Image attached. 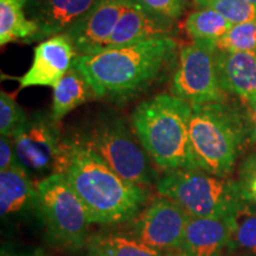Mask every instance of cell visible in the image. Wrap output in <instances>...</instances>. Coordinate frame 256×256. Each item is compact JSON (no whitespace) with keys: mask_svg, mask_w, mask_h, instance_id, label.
<instances>
[{"mask_svg":"<svg viewBox=\"0 0 256 256\" xmlns=\"http://www.w3.org/2000/svg\"><path fill=\"white\" fill-rule=\"evenodd\" d=\"M190 140L202 171L229 178L244 148L252 127L244 114L226 98L203 104H191Z\"/></svg>","mask_w":256,"mask_h":256,"instance_id":"277c9868","label":"cell"},{"mask_svg":"<svg viewBox=\"0 0 256 256\" xmlns=\"http://www.w3.org/2000/svg\"><path fill=\"white\" fill-rule=\"evenodd\" d=\"M188 217L176 202L162 197L134 217L132 235L156 250L176 252L183 243Z\"/></svg>","mask_w":256,"mask_h":256,"instance_id":"30bf717a","label":"cell"},{"mask_svg":"<svg viewBox=\"0 0 256 256\" xmlns=\"http://www.w3.org/2000/svg\"><path fill=\"white\" fill-rule=\"evenodd\" d=\"M246 2H248L249 4H252V6H255L256 8V0H246Z\"/></svg>","mask_w":256,"mask_h":256,"instance_id":"4dcf8cb0","label":"cell"},{"mask_svg":"<svg viewBox=\"0 0 256 256\" xmlns=\"http://www.w3.org/2000/svg\"><path fill=\"white\" fill-rule=\"evenodd\" d=\"M216 49L229 52H256V19L234 24L217 42Z\"/></svg>","mask_w":256,"mask_h":256,"instance_id":"603a6c76","label":"cell"},{"mask_svg":"<svg viewBox=\"0 0 256 256\" xmlns=\"http://www.w3.org/2000/svg\"><path fill=\"white\" fill-rule=\"evenodd\" d=\"M228 19L210 8L192 11L185 20V30L194 42L217 43L232 26Z\"/></svg>","mask_w":256,"mask_h":256,"instance_id":"7402d4cb","label":"cell"},{"mask_svg":"<svg viewBox=\"0 0 256 256\" xmlns=\"http://www.w3.org/2000/svg\"><path fill=\"white\" fill-rule=\"evenodd\" d=\"M28 120V114L17 100L8 92H0V134L14 136Z\"/></svg>","mask_w":256,"mask_h":256,"instance_id":"d4e9b609","label":"cell"},{"mask_svg":"<svg viewBox=\"0 0 256 256\" xmlns=\"http://www.w3.org/2000/svg\"><path fill=\"white\" fill-rule=\"evenodd\" d=\"M2 256H49L42 249H28V250H17L4 247L2 249Z\"/></svg>","mask_w":256,"mask_h":256,"instance_id":"f1b7e54d","label":"cell"},{"mask_svg":"<svg viewBox=\"0 0 256 256\" xmlns=\"http://www.w3.org/2000/svg\"><path fill=\"white\" fill-rule=\"evenodd\" d=\"M162 197L176 202L192 217L229 218L247 200L238 182L202 170L168 172L156 183Z\"/></svg>","mask_w":256,"mask_h":256,"instance_id":"8992f818","label":"cell"},{"mask_svg":"<svg viewBox=\"0 0 256 256\" xmlns=\"http://www.w3.org/2000/svg\"><path fill=\"white\" fill-rule=\"evenodd\" d=\"M89 256H95V255H89Z\"/></svg>","mask_w":256,"mask_h":256,"instance_id":"1f68e13d","label":"cell"},{"mask_svg":"<svg viewBox=\"0 0 256 256\" xmlns=\"http://www.w3.org/2000/svg\"><path fill=\"white\" fill-rule=\"evenodd\" d=\"M248 200L256 204V158L247 162L242 174V180L238 182Z\"/></svg>","mask_w":256,"mask_h":256,"instance_id":"4316f807","label":"cell"},{"mask_svg":"<svg viewBox=\"0 0 256 256\" xmlns=\"http://www.w3.org/2000/svg\"><path fill=\"white\" fill-rule=\"evenodd\" d=\"M194 4L218 12L232 24L256 19V8L246 0H194Z\"/></svg>","mask_w":256,"mask_h":256,"instance_id":"cb8c5ba5","label":"cell"},{"mask_svg":"<svg viewBox=\"0 0 256 256\" xmlns=\"http://www.w3.org/2000/svg\"><path fill=\"white\" fill-rule=\"evenodd\" d=\"M72 139L98 156L113 171L128 182L146 188L156 180L152 160L124 119L101 113Z\"/></svg>","mask_w":256,"mask_h":256,"instance_id":"5b68a950","label":"cell"},{"mask_svg":"<svg viewBox=\"0 0 256 256\" xmlns=\"http://www.w3.org/2000/svg\"><path fill=\"white\" fill-rule=\"evenodd\" d=\"M96 98L90 83L80 70L72 66L54 87L51 118L58 122L70 112Z\"/></svg>","mask_w":256,"mask_h":256,"instance_id":"ac0fdd59","label":"cell"},{"mask_svg":"<svg viewBox=\"0 0 256 256\" xmlns=\"http://www.w3.org/2000/svg\"><path fill=\"white\" fill-rule=\"evenodd\" d=\"M191 104L172 94L142 101L132 113V128L150 158L166 172L200 170L190 140Z\"/></svg>","mask_w":256,"mask_h":256,"instance_id":"3957f363","label":"cell"},{"mask_svg":"<svg viewBox=\"0 0 256 256\" xmlns=\"http://www.w3.org/2000/svg\"><path fill=\"white\" fill-rule=\"evenodd\" d=\"M78 52L66 34H58L42 40L34 48L30 69L16 80L19 88L51 87L72 68Z\"/></svg>","mask_w":256,"mask_h":256,"instance_id":"7c38bea8","label":"cell"},{"mask_svg":"<svg viewBox=\"0 0 256 256\" xmlns=\"http://www.w3.org/2000/svg\"><path fill=\"white\" fill-rule=\"evenodd\" d=\"M216 43L194 42L182 48L171 82V94L190 104L222 101L226 92L220 87L216 66Z\"/></svg>","mask_w":256,"mask_h":256,"instance_id":"ba28073f","label":"cell"},{"mask_svg":"<svg viewBox=\"0 0 256 256\" xmlns=\"http://www.w3.org/2000/svg\"><path fill=\"white\" fill-rule=\"evenodd\" d=\"M229 218L188 217L180 248L176 256H226L229 254Z\"/></svg>","mask_w":256,"mask_h":256,"instance_id":"9a60e30c","label":"cell"},{"mask_svg":"<svg viewBox=\"0 0 256 256\" xmlns=\"http://www.w3.org/2000/svg\"><path fill=\"white\" fill-rule=\"evenodd\" d=\"M229 255L256 256V208L250 200L242 203L229 217Z\"/></svg>","mask_w":256,"mask_h":256,"instance_id":"44dd1931","label":"cell"},{"mask_svg":"<svg viewBox=\"0 0 256 256\" xmlns=\"http://www.w3.org/2000/svg\"><path fill=\"white\" fill-rule=\"evenodd\" d=\"M96 0H26L28 17L40 28L37 40L66 34Z\"/></svg>","mask_w":256,"mask_h":256,"instance_id":"5bb4252c","label":"cell"},{"mask_svg":"<svg viewBox=\"0 0 256 256\" xmlns=\"http://www.w3.org/2000/svg\"><path fill=\"white\" fill-rule=\"evenodd\" d=\"M36 212L52 246L69 252L87 246L92 222L64 176L49 174L37 182Z\"/></svg>","mask_w":256,"mask_h":256,"instance_id":"52a82bcc","label":"cell"},{"mask_svg":"<svg viewBox=\"0 0 256 256\" xmlns=\"http://www.w3.org/2000/svg\"><path fill=\"white\" fill-rule=\"evenodd\" d=\"M144 8L162 16V17L178 20L184 14L185 0H136Z\"/></svg>","mask_w":256,"mask_h":256,"instance_id":"484cf974","label":"cell"},{"mask_svg":"<svg viewBox=\"0 0 256 256\" xmlns=\"http://www.w3.org/2000/svg\"><path fill=\"white\" fill-rule=\"evenodd\" d=\"M216 66L224 92L238 96L246 104L256 101V52L217 50Z\"/></svg>","mask_w":256,"mask_h":256,"instance_id":"2e32d148","label":"cell"},{"mask_svg":"<svg viewBox=\"0 0 256 256\" xmlns=\"http://www.w3.org/2000/svg\"><path fill=\"white\" fill-rule=\"evenodd\" d=\"M20 164L16 154L14 139L11 136L0 138V171L14 168Z\"/></svg>","mask_w":256,"mask_h":256,"instance_id":"83f0119b","label":"cell"},{"mask_svg":"<svg viewBox=\"0 0 256 256\" xmlns=\"http://www.w3.org/2000/svg\"><path fill=\"white\" fill-rule=\"evenodd\" d=\"M174 23L171 19L144 8L136 0H127L106 49L133 46L160 38H174Z\"/></svg>","mask_w":256,"mask_h":256,"instance_id":"4fadbf2b","label":"cell"},{"mask_svg":"<svg viewBox=\"0 0 256 256\" xmlns=\"http://www.w3.org/2000/svg\"><path fill=\"white\" fill-rule=\"evenodd\" d=\"M247 106H248V116H249V121H250V127H252V136L256 140V101Z\"/></svg>","mask_w":256,"mask_h":256,"instance_id":"f546056e","label":"cell"},{"mask_svg":"<svg viewBox=\"0 0 256 256\" xmlns=\"http://www.w3.org/2000/svg\"><path fill=\"white\" fill-rule=\"evenodd\" d=\"M127 0H96L94 6L66 32L78 56L92 55L107 48Z\"/></svg>","mask_w":256,"mask_h":256,"instance_id":"8fae6325","label":"cell"},{"mask_svg":"<svg viewBox=\"0 0 256 256\" xmlns=\"http://www.w3.org/2000/svg\"><path fill=\"white\" fill-rule=\"evenodd\" d=\"M177 49L174 38H160L78 56L74 66L87 78L96 98L124 102L158 80Z\"/></svg>","mask_w":256,"mask_h":256,"instance_id":"6da1fadb","label":"cell"},{"mask_svg":"<svg viewBox=\"0 0 256 256\" xmlns=\"http://www.w3.org/2000/svg\"><path fill=\"white\" fill-rule=\"evenodd\" d=\"M37 208V183L22 164L0 171V212L2 218L23 215Z\"/></svg>","mask_w":256,"mask_h":256,"instance_id":"e0dca14e","label":"cell"},{"mask_svg":"<svg viewBox=\"0 0 256 256\" xmlns=\"http://www.w3.org/2000/svg\"><path fill=\"white\" fill-rule=\"evenodd\" d=\"M12 139L19 162L28 174H54L64 139L51 115L34 113L28 116Z\"/></svg>","mask_w":256,"mask_h":256,"instance_id":"9c48e42d","label":"cell"},{"mask_svg":"<svg viewBox=\"0 0 256 256\" xmlns=\"http://www.w3.org/2000/svg\"><path fill=\"white\" fill-rule=\"evenodd\" d=\"M89 255L95 256H164V252L150 247L132 234L102 232L88 240Z\"/></svg>","mask_w":256,"mask_h":256,"instance_id":"ffe728a7","label":"cell"},{"mask_svg":"<svg viewBox=\"0 0 256 256\" xmlns=\"http://www.w3.org/2000/svg\"><path fill=\"white\" fill-rule=\"evenodd\" d=\"M26 0H0V44L37 42L40 28L28 17Z\"/></svg>","mask_w":256,"mask_h":256,"instance_id":"d6986e66","label":"cell"},{"mask_svg":"<svg viewBox=\"0 0 256 256\" xmlns=\"http://www.w3.org/2000/svg\"><path fill=\"white\" fill-rule=\"evenodd\" d=\"M66 177L92 223L116 224L133 220L147 200L145 188L128 182L90 150L69 138Z\"/></svg>","mask_w":256,"mask_h":256,"instance_id":"7a4b0ae2","label":"cell"}]
</instances>
